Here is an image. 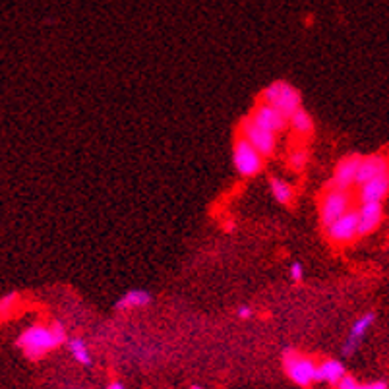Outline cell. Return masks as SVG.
Instances as JSON below:
<instances>
[{"label": "cell", "instance_id": "cell-1", "mask_svg": "<svg viewBox=\"0 0 389 389\" xmlns=\"http://www.w3.org/2000/svg\"><path fill=\"white\" fill-rule=\"evenodd\" d=\"M66 339H68V333L64 330V325L55 321L50 325H30L18 335L16 345L23 352V357H28L30 360H39L45 354H49L50 350L64 345Z\"/></svg>", "mask_w": 389, "mask_h": 389}, {"label": "cell", "instance_id": "cell-2", "mask_svg": "<svg viewBox=\"0 0 389 389\" xmlns=\"http://www.w3.org/2000/svg\"><path fill=\"white\" fill-rule=\"evenodd\" d=\"M262 103L277 108L281 115L289 118L296 108L302 107V97L298 89L291 86L289 82L277 79V82H273V84H269L267 88L263 89Z\"/></svg>", "mask_w": 389, "mask_h": 389}, {"label": "cell", "instance_id": "cell-3", "mask_svg": "<svg viewBox=\"0 0 389 389\" xmlns=\"http://www.w3.org/2000/svg\"><path fill=\"white\" fill-rule=\"evenodd\" d=\"M316 366L318 362H314L310 357H304L296 350H285L283 354V370L285 374L301 388H308L316 381Z\"/></svg>", "mask_w": 389, "mask_h": 389}, {"label": "cell", "instance_id": "cell-4", "mask_svg": "<svg viewBox=\"0 0 389 389\" xmlns=\"http://www.w3.org/2000/svg\"><path fill=\"white\" fill-rule=\"evenodd\" d=\"M233 163L236 173L244 178L256 176L263 169V157L244 137H236L233 149Z\"/></svg>", "mask_w": 389, "mask_h": 389}, {"label": "cell", "instance_id": "cell-5", "mask_svg": "<svg viewBox=\"0 0 389 389\" xmlns=\"http://www.w3.org/2000/svg\"><path fill=\"white\" fill-rule=\"evenodd\" d=\"M238 136L244 137L262 157L273 155L275 146H277V140H275L272 132L258 126L250 117L243 118V122L238 126Z\"/></svg>", "mask_w": 389, "mask_h": 389}, {"label": "cell", "instance_id": "cell-6", "mask_svg": "<svg viewBox=\"0 0 389 389\" xmlns=\"http://www.w3.org/2000/svg\"><path fill=\"white\" fill-rule=\"evenodd\" d=\"M350 211V196L349 192H341V190H331L323 194L320 204V221L323 227H330L335 219H339L345 214Z\"/></svg>", "mask_w": 389, "mask_h": 389}, {"label": "cell", "instance_id": "cell-7", "mask_svg": "<svg viewBox=\"0 0 389 389\" xmlns=\"http://www.w3.org/2000/svg\"><path fill=\"white\" fill-rule=\"evenodd\" d=\"M325 233L331 243L335 244H350L354 243V238L359 236V219L357 211L350 209L349 214H345L339 219H335L330 227H325Z\"/></svg>", "mask_w": 389, "mask_h": 389}, {"label": "cell", "instance_id": "cell-8", "mask_svg": "<svg viewBox=\"0 0 389 389\" xmlns=\"http://www.w3.org/2000/svg\"><path fill=\"white\" fill-rule=\"evenodd\" d=\"M360 159L362 155H347L341 159L335 171H333V176L330 180V188L331 190H341V192H349L350 186H354V178H357V171H359Z\"/></svg>", "mask_w": 389, "mask_h": 389}, {"label": "cell", "instance_id": "cell-9", "mask_svg": "<svg viewBox=\"0 0 389 389\" xmlns=\"http://www.w3.org/2000/svg\"><path fill=\"white\" fill-rule=\"evenodd\" d=\"M250 118H252L254 122H256L260 128L267 130V132H272L273 136H277L279 132H283V130L287 128V117L281 115L277 108L265 105V103L256 105L252 111V115H250Z\"/></svg>", "mask_w": 389, "mask_h": 389}, {"label": "cell", "instance_id": "cell-10", "mask_svg": "<svg viewBox=\"0 0 389 389\" xmlns=\"http://www.w3.org/2000/svg\"><path fill=\"white\" fill-rule=\"evenodd\" d=\"M357 219H359V236L374 233L383 221V205L378 202L360 204V207L357 209Z\"/></svg>", "mask_w": 389, "mask_h": 389}, {"label": "cell", "instance_id": "cell-11", "mask_svg": "<svg viewBox=\"0 0 389 389\" xmlns=\"http://www.w3.org/2000/svg\"><path fill=\"white\" fill-rule=\"evenodd\" d=\"M381 175H389L388 173V159L386 155H366L360 159L359 171H357V178L354 184L362 186L370 182L372 178Z\"/></svg>", "mask_w": 389, "mask_h": 389}, {"label": "cell", "instance_id": "cell-12", "mask_svg": "<svg viewBox=\"0 0 389 389\" xmlns=\"http://www.w3.org/2000/svg\"><path fill=\"white\" fill-rule=\"evenodd\" d=\"M374 320H376V316H374L372 312H368V314L360 316L359 320L352 323L349 337H347L345 345H343V354H345V357H352V354L359 350L360 343L364 341V337L368 335L370 328L374 325Z\"/></svg>", "mask_w": 389, "mask_h": 389}, {"label": "cell", "instance_id": "cell-13", "mask_svg": "<svg viewBox=\"0 0 389 389\" xmlns=\"http://www.w3.org/2000/svg\"><path fill=\"white\" fill-rule=\"evenodd\" d=\"M389 192V175H381L372 178L370 182L360 186V204H366V202H378L381 204Z\"/></svg>", "mask_w": 389, "mask_h": 389}, {"label": "cell", "instance_id": "cell-14", "mask_svg": "<svg viewBox=\"0 0 389 389\" xmlns=\"http://www.w3.org/2000/svg\"><path fill=\"white\" fill-rule=\"evenodd\" d=\"M345 376H347V370H345L343 362H339V360H321L320 364L316 366V381H323V383H330V386H337Z\"/></svg>", "mask_w": 389, "mask_h": 389}, {"label": "cell", "instance_id": "cell-15", "mask_svg": "<svg viewBox=\"0 0 389 389\" xmlns=\"http://www.w3.org/2000/svg\"><path fill=\"white\" fill-rule=\"evenodd\" d=\"M153 302V296L144 289H132V291L124 292L115 304V310H136V308H146Z\"/></svg>", "mask_w": 389, "mask_h": 389}, {"label": "cell", "instance_id": "cell-16", "mask_svg": "<svg viewBox=\"0 0 389 389\" xmlns=\"http://www.w3.org/2000/svg\"><path fill=\"white\" fill-rule=\"evenodd\" d=\"M287 124L301 136H308L314 132V118L310 117V113L306 108H296L291 117L287 118Z\"/></svg>", "mask_w": 389, "mask_h": 389}, {"label": "cell", "instance_id": "cell-17", "mask_svg": "<svg viewBox=\"0 0 389 389\" xmlns=\"http://www.w3.org/2000/svg\"><path fill=\"white\" fill-rule=\"evenodd\" d=\"M269 190H272V196L283 205H291L292 200H294V190L292 186L283 180L279 176H272L269 178Z\"/></svg>", "mask_w": 389, "mask_h": 389}, {"label": "cell", "instance_id": "cell-18", "mask_svg": "<svg viewBox=\"0 0 389 389\" xmlns=\"http://www.w3.org/2000/svg\"><path fill=\"white\" fill-rule=\"evenodd\" d=\"M68 343L70 354L74 357L76 362H79L82 366H91L93 364V359H91V350H89L88 343L79 337H74V339H66Z\"/></svg>", "mask_w": 389, "mask_h": 389}, {"label": "cell", "instance_id": "cell-19", "mask_svg": "<svg viewBox=\"0 0 389 389\" xmlns=\"http://www.w3.org/2000/svg\"><path fill=\"white\" fill-rule=\"evenodd\" d=\"M20 304V294L18 292H6L4 296H0V323L6 321L12 314L16 312Z\"/></svg>", "mask_w": 389, "mask_h": 389}, {"label": "cell", "instance_id": "cell-20", "mask_svg": "<svg viewBox=\"0 0 389 389\" xmlns=\"http://www.w3.org/2000/svg\"><path fill=\"white\" fill-rule=\"evenodd\" d=\"M335 388L337 389H388V383H386V381H370V383H362V381H359V379L350 378V376H345V378L341 379Z\"/></svg>", "mask_w": 389, "mask_h": 389}, {"label": "cell", "instance_id": "cell-21", "mask_svg": "<svg viewBox=\"0 0 389 389\" xmlns=\"http://www.w3.org/2000/svg\"><path fill=\"white\" fill-rule=\"evenodd\" d=\"M287 161H289V167L292 171H304V167L308 163V151L304 147H294L291 153L287 155Z\"/></svg>", "mask_w": 389, "mask_h": 389}, {"label": "cell", "instance_id": "cell-22", "mask_svg": "<svg viewBox=\"0 0 389 389\" xmlns=\"http://www.w3.org/2000/svg\"><path fill=\"white\" fill-rule=\"evenodd\" d=\"M291 279L292 281H296V283H301L302 279H304V265H302L301 262H294L291 265Z\"/></svg>", "mask_w": 389, "mask_h": 389}, {"label": "cell", "instance_id": "cell-23", "mask_svg": "<svg viewBox=\"0 0 389 389\" xmlns=\"http://www.w3.org/2000/svg\"><path fill=\"white\" fill-rule=\"evenodd\" d=\"M254 310L250 308V306H240L238 310H236V316L240 318V320H250L252 318Z\"/></svg>", "mask_w": 389, "mask_h": 389}, {"label": "cell", "instance_id": "cell-24", "mask_svg": "<svg viewBox=\"0 0 389 389\" xmlns=\"http://www.w3.org/2000/svg\"><path fill=\"white\" fill-rule=\"evenodd\" d=\"M107 389H126L124 388V383H122V381H111V383H108L107 386Z\"/></svg>", "mask_w": 389, "mask_h": 389}, {"label": "cell", "instance_id": "cell-25", "mask_svg": "<svg viewBox=\"0 0 389 389\" xmlns=\"http://www.w3.org/2000/svg\"><path fill=\"white\" fill-rule=\"evenodd\" d=\"M190 389H204V386H198V383H194V386H190Z\"/></svg>", "mask_w": 389, "mask_h": 389}]
</instances>
